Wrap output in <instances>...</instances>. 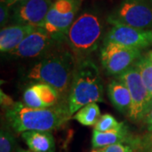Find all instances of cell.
Segmentation results:
<instances>
[{
    "label": "cell",
    "instance_id": "6da1fadb",
    "mask_svg": "<svg viewBox=\"0 0 152 152\" xmlns=\"http://www.w3.org/2000/svg\"><path fill=\"white\" fill-rule=\"evenodd\" d=\"M26 71L29 80L42 82L54 87L64 102L68 97L75 75L77 59L66 42H61L37 58Z\"/></svg>",
    "mask_w": 152,
    "mask_h": 152
},
{
    "label": "cell",
    "instance_id": "7a4b0ae2",
    "mask_svg": "<svg viewBox=\"0 0 152 152\" xmlns=\"http://www.w3.org/2000/svg\"><path fill=\"white\" fill-rule=\"evenodd\" d=\"M8 124L15 133L26 131H52L70 119L68 103L61 102L48 108H33L23 102H15L5 109Z\"/></svg>",
    "mask_w": 152,
    "mask_h": 152
},
{
    "label": "cell",
    "instance_id": "3957f363",
    "mask_svg": "<svg viewBox=\"0 0 152 152\" xmlns=\"http://www.w3.org/2000/svg\"><path fill=\"white\" fill-rule=\"evenodd\" d=\"M103 85L99 69L92 60L77 62L68 97V107L72 116L87 104L103 102Z\"/></svg>",
    "mask_w": 152,
    "mask_h": 152
},
{
    "label": "cell",
    "instance_id": "277c9868",
    "mask_svg": "<svg viewBox=\"0 0 152 152\" xmlns=\"http://www.w3.org/2000/svg\"><path fill=\"white\" fill-rule=\"evenodd\" d=\"M103 34V24L97 14L91 11L82 13L72 24L66 44L77 61L88 58L96 51Z\"/></svg>",
    "mask_w": 152,
    "mask_h": 152
},
{
    "label": "cell",
    "instance_id": "5b68a950",
    "mask_svg": "<svg viewBox=\"0 0 152 152\" xmlns=\"http://www.w3.org/2000/svg\"><path fill=\"white\" fill-rule=\"evenodd\" d=\"M81 0H54L42 26L55 40L65 42L68 32L80 9Z\"/></svg>",
    "mask_w": 152,
    "mask_h": 152
},
{
    "label": "cell",
    "instance_id": "8992f818",
    "mask_svg": "<svg viewBox=\"0 0 152 152\" xmlns=\"http://www.w3.org/2000/svg\"><path fill=\"white\" fill-rule=\"evenodd\" d=\"M112 26H127L150 30L152 28V8L146 0H123L107 17Z\"/></svg>",
    "mask_w": 152,
    "mask_h": 152
},
{
    "label": "cell",
    "instance_id": "52a82bcc",
    "mask_svg": "<svg viewBox=\"0 0 152 152\" xmlns=\"http://www.w3.org/2000/svg\"><path fill=\"white\" fill-rule=\"evenodd\" d=\"M142 57L141 51L115 42H103L101 63L109 75L118 77L134 67Z\"/></svg>",
    "mask_w": 152,
    "mask_h": 152
},
{
    "label": "cell",
    "instance_id": "ba28073f",
    "mask_svg": "<svg viewBox=\"0 0 152 152\" xmlns=\"http://www.w3.org/2000/svg\"><path fill=\"white\" fill-rule=\"evenodd\" d=\"M118 80L124 82L130 92L132 105L128 115L129 119L133 122L141 121L149 113V97L140 71L134 66L118 76Z\"/></svg>",
    "mask_w": 152,
    "mask_h": 152
},
{
    "label": "cell",
    "instance_id": "9c48e42d",
    "mask_svg": "<svg viewBox=\"0 0 152 152\" xmlns=\"http://www.w3.org/2000/svg\"><path fill=\"white\" fill-rule=\"evenodd\" d=\"M54 0H25L11 7V21L15 25L42 27Z\"/></svg>",
    "mask_w": 152,
    "mask_h": 152
},
{
    "label": "cell",
    "instance_id": "30bf717a",
    "mask_svg": "<svg viewBox=\"0 0 152 152\" xmlns=\"http://www.w3.org/2000/svg\"><path fill=\"white\" fill-rule=\"evenodd\" d=\"M59 43L44 28L37 27L9 54L20 58H39Z\"/></svg>",
    "mask_w": 152,
    "mask_h": 152
},
{
    "label": "cell",
    "instance_id": "8fae6325",
    "mask_svg": "<svg viewBox=\"0 0 152 152\" xmlns=\"http://www.w3.org/2000/svg\"><path fill=\"white\" fill-rule=\"evenodd\" d=\"M103 42H115L140 50L152 45V30H144L127 26H113L105 36Z\"/></svg>",
    "mask_w": 152,
    "mask_h": 152
},
{
    "label": "cell",
    "instance_id": "7c38bea8",
    "mask_svg": "<svg viewBox=\"0 0 152 152\" xmlns=\"http://www.w3.org/2000/svg\"><path fill=\"white\" fill-rule=\"evenodd\" d=\"M23 103L33 108H48L54 107L62 100L58 91L48 84L37 82L29 86L23 93Z\"/></svg>",
    "mask_w": 152,
    "mask_h": 152
},
{
    "label": "cell",
    "instance_id": "4fadbf2b",
    "mask_svg": "<svg viewBox=\"0 0 152 152\" xmlns=\"http://www.w3.org/2000/svg\"><path fill=\"white\" fill-rule=\"evenodd\" d=\"M37 27L24 25H12L2 28L0 31V51L2 53H10L32 33Z\"/></svg>",
    "mask_w": 152,
    "mask_h": 152
},
{
    "label": "cell",
    "instance_id": "5bb4252c",
    "mask_svg": "<svg viewBox=\"0 0 152 152\" xmlns=\"http://www.w3.org/2000/svg\"><path fill=\"white\" fill-rule=\"evenodd\" d=\"M109 100L119 113L129 115L130 112L132 99L130 92L124 82L119 80L111 81L107 87Z\"/></svg>",
    "mask_w": 152,
    "mask_h": 152
},
{
    "label": "cell",
    "instance_id": "9a60e30c",
    "mask_svg": "<svg viewBox=\"0 0 152 152\" xmlns=\"http://www.w3.org/2000/svg\"><path fill=\"white\" fill-rule=\"evenodd\" d=\"M23 140L33 152H55L53 135L50 131L31 130L21 133Z\"/></svg>",
    "mask_w": 152,
    "mask_h": 152
},
{
    "label": "cell",
    "instance_id": "2e32d148",
    "mask_svg": "<svg viewBox=\"0 0 152 152\" xmlns=\"http://www.w3.org/2000/svg\"><path fill=\"white\" fill-rule=\"evenodd\" d=\"M128 137L127 128L124 126L120 129L100 132L97 130H93L91 144L94 149L104 148L111 145L123 143L126 140Z\"/></svg>",
    "mask_w": 152,
    "mask_h": 152
},
{
    "label": "cell",
    "instance_id": "e0dca14e",
    "mask_svg": "<svg viewBox=\"0 0 152 152\" xmlns=\"http://www.w3.org/2000/svg\"><path fill=\"white\" fill-rule=\"evenodd\" d=\"M101 117V110L96 102L87 104L74 114L73 118L84 126H95Z\"/></svg>",
    "mask_w": 152,
    "mask_h": 152
},
{
    "label": "cell",
    "instance_id": "ac0fdd59",
    "mask_svg": "<svg viewBox=\"0 0 152 152\" xmlns=\"http://www.w3.org/2000/svg\"><path fill=\"white\" fill-rule=\"evenodd\" d=\"M134 67L140 71L149 97L148 110L152 109V62L148 57H141L137 61Z\"/></svg>",
    "mask_w": 152,
    "mask_h": 152
},
{
    "label": "cell",
    "instance_id": "d6986e66",
    "mask_svg": "<svg viewBox=\"0 0 152 152\" xmlns=\"http://www.w3.org/2000/svg\"><path fill=\"white\" fill-rule=\"evenodd\" d=\"M124 126V123H118L113 115L107 113L100 117L97 123L94 126V129L100 132H106L113 129H120Z\"/></svg>",
    "mask_w": 152,
    "mask_h": 152
},
{
    "label": "cell",
    "instance_id": "ffe728a7",
    "mask_svg": "<svg viewBox=\"0 0 152 152\" xmlns=\"http://www.w3.org/2000/svg\"><path fill=\"white\" fill-rule=\"evenodd\" d=\"M15 145V136L7 129L2 128L0 131V152H13Z\"/></svg>",
    "mask_w": 152,
    "mask_h": 152
},
{
    "label": "cell",
    "instance_id": "44dd1931",
    "mask_svg": "<svg viewBox=\"0 0 152 152\" xmlns=\"http://www.w3.org/2000/svg\"><path fill=\"white\" fill-rule=\"evenodd\" d=\"M11 7L9 6L6 3L2 2L0 3V26L1 29L5 27L7 23L10 20Z\"/></svg>",
    "mask_w": 152,
    "mask_h": 152
},
{
    "label": "cell",
    "instance_id": "7402d4cb",
    "mask_svg": "<svg viewBox=\"0 0 152 152\" xmlns=\"http://www.w3.org/2000/svg\"><path fill=\"white\" fill-rule=\"evenodd\" d=\"M101 151L102 152H132L133 149L129 145H124L123 143H118L104 147Z\"/></svg>",
    "mask_w": 152,
    "mask_h": 152
},
{
    "label": "cell",
    "instance_id": "603a6c76",
    "mask_svg": "<svg viewBox=\"0 0 152 152\" xmlns=\"http://www.w3.org/2000/svg\"><path fill=\"white\" fill-rule=\"evenodd\" d=\"M14 103H15V102H13V100L3 92V91L1 90V105H2V107H4V109H7Z\"/></svg>",
    "mask_w": 152,
    "mask_h": 152
},
{
    "label": "cell",
    "instance_id": "cb8c5ba5",
    "mask_svg": "<svg viewBox=\"0 0 152 152\" xmlns=\"http://www.w3.org/2000/svg\"><path fill=\"white\" fill-rule=\"evenodd\" d=\"M145 123L147 124L148 130L152 131V109L149 112V113L147 114L145 117Z\"/></svg>",
    "mask_w": 152,
    "mask_h": 152
},
{
    "label": "cell",
    "instance_id": "d4e9b609",
    "mask_svg": "<svg viewBox=\"0 0 152 152\" xmlns=\"http://www.w3.org/2000/svg\"><path fill=\"white\" fill-rule=\"evenodd\" d=\"M2 2H4L9 6L12 7L13 5H15V4L19 3V2H21V1H25V0H1Z\"/></svg>",
    "mask_w": 152,
    "mask_h": 152
},
{
    "label": "cell",
    "instance_id": "484cf974",
    "mask_svg": "<svg viewBox=\"0 0 152 152\" xmlns=\"http://www.w3.org/2000/svg\"><path fill=\"white\" fill-rule=\"evenodd\" d=\"M16 152H33L31 151H27V150H19V151H17Z\"/></svg>",
    "mask_w": 152,
    "mask_h": 152
},
{
    "label": "cell",
    "instance_id": "4316f807",
    "mask_svg": "<svg viewBox=\"0 0 152 152\" xmlns=\"http://www.w3.org/2000/svg\"><path fill=\"white\" fill-rule=\"evenodd\" d=\"M147 57H148V58H150V60H151V61L152 62V51L151 52H150V53L148 54V56H147Z\"/></svg>",
    "mask_w": 152,
    "mask_h": 152
},
{
    "label": "cell",
    "instance_id": "83f0119b",
    "mask_svg": "<svg viewBox=\"0 0 152 152\" xmlns=\"http://www.w3.org/2000/svg\"><path fill=\"white\" fill-rule=\"evenodd\" d=\"M91 152H102V151H97V150H93Z\"/></svg>",
    "mask_w": 152,
    "mask_h": 152
}]
</instances>
